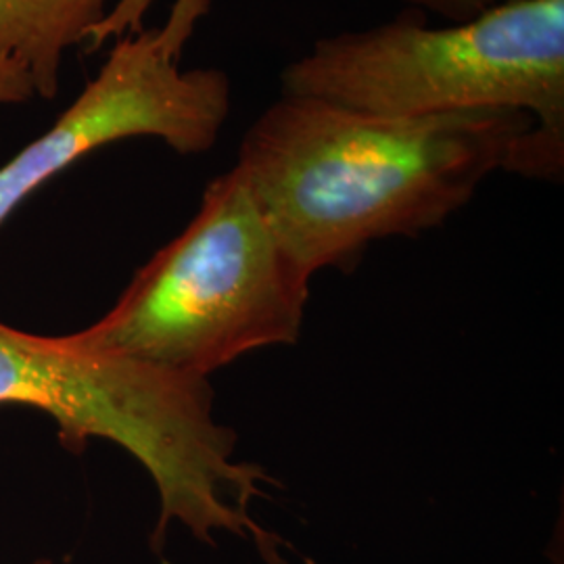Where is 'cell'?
<instances>
[{"label": "cell", "mask_w": 564, "mask_h": 564, "mask_svg": "<svg viewBox=\"0 0 564 564\" xmlns=\"http://www.w3.org/2000/svg\"><path fill=\"white\" fill-rule=\"evenodd\" d=\"M533 126L519 109L370 118L281 95L247 128L235 167L284 249L314 276L351 270L370 242L444 224L508 167Z\"/></svg>", "instance_id": "6da1fadb"}, {"label": "cell", "mask_w": 564, "mask_h": 564, "mask_svg": "<svg viewBox=\"0 0 564 564\" xmlns=\"http://www.w3.org/2000/svg\"><path fill=\"white\" fill-rule=\"evenodd\" d=\"M0 405L51 414L63 445L82 452L107 440L134 456L160 494V547L170 524L214 545L218 531L256 542L263 561L282 564L281 540L251 517L262 485L276 484L262 466L237 463V433L214 419L209 379L88 349L74 339L41 337L0 323Z\"/></svg>", "instance_id": "7a4b0ae2"}, {"label": "cell", "mask_w": 564, "mask_h": 564, "mask_svg": "<svg viewBox=\"0 0 564 564\" xmlns=\"http://www.w3.org/2000/svg\"><path fill=\"white\" fill-rule=\"evenodd\" d=\"M281 95L370 118L519 109L535 126L506 172L563 181L564 0H521L429 28L424 13L324 36L281 74Z\"/></svg>", "instance_id": "3957f363"}, {"label": "cell", "mask_w": 564, "mask_h": 564, "mask_svg": "<svg viewBox=\"0 0 564 564\" xmlns=\"http://www.w3.org/2000/svg\"><path fill=\"white\" fill-rule=\"evenodd\" d=\"M310 279L232 167L207 184L193 223L142 265L101 321L74 339L209 379L251 351L297 341Z\"/></svg>", "instance_id": "277c9868"}, {"label": "cell", "mask_w": 564, "mask_h": 564, "mask_svg": "<svg viewBox=\"0 0 564 564\" xmlns=\"http://www.w3.org/2000/svg\"><path fill=\"white\" fill-rule=\"evenodd\" d=\"M162 28L118 39L74 105L0 167V224L30 193L84 155L111 142L153 137L181 155L207 153L230 116L223 69L182 72Z\"/></svg>", "instance_id": "5b68a950"}, {"label": "cell", "mask_w": 564, "mask_h": 564, "mask_svg": "<svg viewBox=\"0 0 564 564\" xmlns=\"http://www.w3.org/2000/svg\"><path fill=\"white\" fill-rule=\"evenodd\" d=\"M116 0H0V53L20 61L34 93L55 99L63 53L88 41Z\"/></svg>", "instance_id": "8992f818"}, {"label": "cell", "mask_w": 564, "mask_h": 564, "mask_svg": "<svg viewBox=\"0 0 564 564\" xmlns=\"http://www.w3.org/2000/svg\"><path fill=\"white\" fill-rule=\"evenodd\" d=\"M155 0H116L105 20L90 32L88 51L95 53L111 39H121L126 34H137L144 30L142 21L147 11ZM212 0H176L172 7V15L163 25L162 32L170 48L182 57V51L188 39L193 36L197 21L209 13Z\"/></svg>", "instance_id": "52a82bcc"}, {"label": "cell", "mask_w": 564, "mask_h": 564, "mask_svg": "<svg viewBox=\"0 0 564 564\" xmlns=\"http://www.w3.org/2000/svg\"><path fill=\"white\" fill-rule=\"evenodd\" d=\"M414 11L435 13L452 23L477 20L487 11L521 0H405Z\"/></svg>", "instance_id": "ba28073f"}, {"label": "cell", "mask_w": 564, "mask_h": 564, "mask_svg": "<svg viewBox=\"0 0 564 564\" xmlns=\"http://www.w3.org/2000/svg\"><path fill=\"white\" fill-rule=\"evenodd\" d=\"M34 84L20 61L0 53V105L30 101Z\"/></svg>", "instance_id": "9c48e42d"}, {"label": "cell", "mask_w": 564, "mask_h": 564, "mask_svg": "<svg viewBox=\"0 0 564 564\" xmlns=\"http://www.w3.org/2000/svg\"><path fill=\"white\" fill-rule=\"evenodd\" d=\"M34 564H55L53 561H48V558H41V561H36Z\"/></svg>", "instance_id": "30bf717a"}]
</instances>
